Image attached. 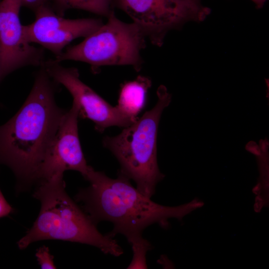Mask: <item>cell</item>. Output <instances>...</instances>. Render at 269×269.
I'll use <instances>...</instances> for the list:
<instances>
[{"label":"cell","instance_id":"obj_1","mask_svg":"<svg viewBox=\"0 0 269 269\" xmlns=\"http://www.w3.org/2000/svg\"><path fill=\"white\" fill-rule=\"evenodd\" d=\"M55 83L43 64L22 106L0 126V164L10 168L20 189L36 183L39 167L66 112L56 103Z\"/></svg>","mask_w":269,"mask_h":269},{"label":"cell","instance_id":"obj_2","mask_svg":"<svg viewBox=\"0 0 269 269\" xmlns=\"http://www.w3.org/2000/svg\"><path fill=\"white\" fill-rule=\"evenodd\" d=\"M85 179L90 185L79 190L76 200L83 204L84 211L96 224L103 221L113 224L107 235L114 238L122 234L130 244L143 237V231L149 226L158 223L166 227L168 219L181 220L204 205L194 199L177 206L161 205L142 194L119 172L112 178L91 167Z\"/></svg>","mask_w":269,"mask_h":269},{"label":"cell","instance_id":"obj_3","mask_svg":"<svg viewBox=\"0 0 269 269\" xmlns=\"http://www.w3.org/2000/svg\"><path fill=\"white\" fill-rule=\"evenodd\" d=\"M33 197L40 202V212L31 228L18 242L20 249L37 241L58 240L93 246L115 257L123 254L118 242L101 234L97 224L67 194L63 176L37 184Z\"/></svg>","mask_w":269,"mask_h":269},{"label":"cell","instance_id":"obj_4","mask_svg":"<svg viewBox=\"0 0 269 269\" xmlns=\"http://www.w3.org/2000/svg\"><path fill=\"white\" fill-rule=\"evenodd\" d=\"M157 96L153 108L119 134L106 136L103 141L104 146L118 159L121 166L119 172L134 181L136 189L150 198L157 184L164 177L157 164V136L162 113L171 100L163 85L158 88Z\"/></svg>","mask_w":269,"mask_h":269},{"label":"cell","instance_id":"obj_5","mask_svg":"<svg viewBox=\"0 0 269 269\" xmlns=\"http://www.w3.org/2000/svg\"><path fill=\"white\" fill-rule=\"evenodd\" d=\"M107 18L105 24L54 59L60 63L65 60L83 62L93 69L130 65L138 71L142 65L140 53L145 45V35L135 23L119 19L113 10Z\"/></svg>","mask_w":269,"mask_h":269},{"label":"cell","instance_id":"obj_6","mask_svg":"<svg viewBox=\"0 0 269 269\" xmlns=\"http://www.w3.org/2000/svg\"><path fill=\"white\" fill-rule=\"evenodd\" d=\"M157 46L170 30L189 21H203L210 10L199 2L186 0H113Z\"/></svg>","mask_w":269,"mask_h":269},{"label":"cell","instance_id":"obj_7","mask_svg":"<svg viewBox=\"0 0 269 269\" xmlns=\"http://www.w3.org/2000/svg\"><path fill=\"white\" fill-rule=\"evenodd\" d=\"M43 65L51 78L70 92L79 108V117L91 120L97 131L112 126L126 128L134 122L83 83L76 68L65 67L54 59L45 60Z\"/></svg>","mask_w":269,"mask_h":269},{"label":"cell","instance_id":"obj_8","mask_svg":"<svg viewBox=\"0 0 269 269\" xmlns=\"http://www.w3.org/2000/svg\"><path fill=\"white\" fill-rule=\"evenodd\" d=\"M21 7L20 0H0V79L23 67H40L45 60L43 49L26 38Z\"/></svg>","mask_w":269,"mask_h":269},{"label":"cell","instance_id":"obj_9","mask_svg":"<svg viewBox=\"0 0 269 269\" xmlns=\"http://www.w3.org/2000/svg\"><path fill=\"white\" fill-rule=\"evenodd\" d=\"M79 117V108L73 102L39 167L36 183L63 176L64 171L69 170L77 171L86 178L91 166L87 164L80 144Z\"/></svg>","mask_w":269,"mask_h":269},{"label":"cell","instance_id":"obj_10","mask_svg":"<svg viewBox=\"0 0 269 269\" xmlns=\"http://www.w3.org/2000/svg\"><path fill=\"white\" fill-rule=\"evenodd\" d=\"M34 13V21L23 25L26 38L30 43L38 44L51 52L55 58L72 40L87 37L103 24L98 18H65L50 5L40 7Z\"/></svg>","mask_w":269,"mask_h":269},{"label":"cell","instance_id":"obj_11","mask_svg":"<svg viewBox=\"0 0 269 269\" xmlns=\"http://www.w3.org/2000/svg\"><path fill=\"white\" fill-rule=\"evenodd\" d=\"M151 85L150 80L143 76L125 82L121 87L116 106L125 116L134 122L144 106L147 92Z\"/></svg>","mask_w":269,"mask_h":269},{"label":"cell","instance_id":"obj_12","mask_svg":"<svg viewBox=\"0 0 269 269\" xmlns=\"http://www.w3.org/2000/svg\"><path fill=\"white\" fill-rule=\"evenodd\" d=\"M51 6L58 15L63 16L69 9H78L108 17L112 11L113 0H50Z\"/></svg>","mask_w":269,"mask_h":269},{"label":"cell","instance_id":"obj_13","mask_svg":"<svg viewBox=\"0 0 269 269\" xmlns=\"http://www.w3.org/2000/svg\"><path fill=\"white\" fill-rule=\"evenodd\" d=\"M131 245L133 257L128 269H147L146 255L147 251L152 248L151 244L142 237Z\"/></svg>","mask_w":269,"mask_h":269},{"label":"cell","instance_id":"obj_14","mask_svg":"<svg viewBox=\"0 0 269 269\" xmlns=\"http://www.w3.org/2000/svg\"><path fill=\"white\" fill-rule=\"evenodd\" d=\"M37 260L41 269H56L54 257L50 254L49 248L46 246L39 248L35 254Z\"/></svg>","mask_w":269,"mask_h":269},{"label":"cell","instance_id":"obj_15","mask_svg":"<svg viewBox=\"0 0 269 269\" xmlns=\"http://www.w3.org/2000/svg\"><path fill=\"white\" fill-rule=\"evenodd\" d=\"M22 6H24L35 12L40 7L50 5V0H20Z\"/></svg>","mask_w":269,"mask_h":269},{"label":"cell","instance_id":"obj_16","mask_svg":"<svg viewBox=\"0 0 269 269\" xmlns=\"http://www.w3.org/2000/svg\"><path fill=\"white\" fill-rule=\"evenodd\" d=\"M13 209L4 198L0 190V218L8 216L13 213Z\"/></svg>","mask_w":269,"mask_h":269},{"label":"cell","instance_id":"obj_17","mask_svg":"<svg viewBox=\"0 0 269 269\" xmlns=\"http://www.w3.org/2000/svg\"><path fill=\"white\" fill-rule=\"evenodd\" d=\"M258 8H262L267 0H251Z\"/></svg>","mask_w":269,"mask_h":269},{"label":"cell","instance_id":"obj_18","mask_svg":"<svg viewBox=\"0 0 269 269\" xmlns=\"http://www.w3.org/2000/svg\"><path fill=\"white\" fill-rule=\"evenodd\" d=\"M190 0V1H197V2H199L198 1V0Z\"/></svg>","mask_w":269,"mask_h":269}]
</instances>
